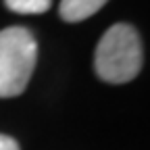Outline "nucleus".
I'll use <instances>...</instances> for the list:
<instances>
[{
	"mask_svg": "<svg viewBox=\"0 0 150 150\" xmlns=\"http://www.w3.org/2000/svg\"><path fill=\"white\" fill-rule=\"evenodd\" d=\"M38 61L35 35L21 25L0 31V98L23 94Z\"/></svg>",
	"mask_w": 150,
	"mask_h": 150,
	"instance_id": "obj_2",
	"label": "nucleus"
},
{
	"mask_svg": "<svg viewBox=\"0 0 150 150\" xmlns=\"http://www.w3.org/2000/svg\"><path fill=\"white\" fill-rule=\"evenodd\" d=\"M144 65L140 33L129 23H115L104 31L94 54L96 75L106 83H127L138 77Z\"/></svg>",
	"mask_w": 150,
	"mask_h": 150,
	"instance_id": "obj_1",
	"label": "nucleus"
},
{
	"mask_svg": "<svg viewBox=\"0 0 150 150\" xmlns=\"http://www.w3.org/2000/svg\"><path fill=\"white\" fill-rule=\"evenodd\" d=\"M108 0H61L59 13L65 21L69 23H77L83 19L96 15Z\"/></svg>",
	"mask_w": 150,
	"mask_h": 150,
	"instance_id": "obj_3",
	"label": "nucleus"
},
{
	"mask_svg": "<svg viewBox=\"0 0 150 150\" xmlns=\"http://www.w3.org/2000/svg\"><path fill=\"white\" fill-rule=\"evenodd\" d=\"M4 4L19 15H42L52 6V0H4Z\"/></svg>",
	"mask_w": 150,
	"mask_h": 150,
	"instance_id": "obj_4",
	"label": "nucleus"
},
{
	"mask_svg": "<svg viewBox=\"0 0 150 150\" xmlns=\"http://www.w3.org/2000/svg\"><path fill=\"white\" fill-rule=\"evenodd\" d=\"M0 150H21V148H19V142L15 138L0 134Z\"/></svg>",
	"mask_w": 150,
	"mask_h": 150,
	"instance_id": "obj_5",
	"label": "nucleus"
}]
</instances>
